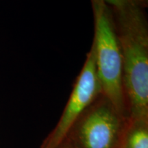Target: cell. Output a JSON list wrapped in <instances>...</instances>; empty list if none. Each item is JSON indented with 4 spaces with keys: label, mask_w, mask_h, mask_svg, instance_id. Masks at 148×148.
I'll use <instances>...</instances> for the list:
<instances>
[{
    "label": "cell",
    "mask_w": 148,
    "mask_h": 148,
    "mask_svg": "<svg viewBox=\"0 0 148 148\" xmlns=\"http://www.w3.org/2000/svg\"><path fill=\"white\" fill-rule=\"evenodd\" d=\"M94 21L92 45L102 94L118 112H127L123 87L121 48L112 8L105 0H90Z\"/></svg>",
    "instance_id": "obj_2"
},
{
    "label": "cell",
    "mask_w": 148,
    "mask_h": 148,
    "mask_svg": "<svg viewBox=\"0 0 148 148\" xmlns=\"http://www.w3.org/2000/svg\"><path fill=\"white\" fill-rule=\"evenodd\" d=\"M101 93L102 90L96 68L95 51L91 45L60 119L40 148L56 147L67 137L79 116Z\"/></svg>",
    "instance_id": "obj_4"
},
{
    "label": "cell",
    "mask_w": 148,
    "mask_h": 148,
    "mask_svg": "<svg viewBox=\"0 0 148 148\" xmlns=\"http://www.w3.org/2000/svg\"><path fill=\"white\" fill-rule=\"evenodd\" d=\"M127 118L101 93L79 116L67 137L76 148H120Z\"/></svg>",
    "instance_id": "obj_3"
},
{
    "label": "cell",
    "mask_w": 148,
    "mask_h": 148,
    "mask_svg": "<svg viewBox=\"0 0 148 148\" xmlns=\"http://www.w3.org/2000/svg\"><path fill=\"white\" fill-rule=\"evenodd\" d=\"M112 10L121 48L127 117L148 119V21L145 8L132 6Z\"/></svg>",
    "instance_id": "obj_1"
},
{
    "label": "cell",
    "mask_w": 148,
    "mask_h": 148,
    "mask_svg": "<svg viewBox=\"0 0 148 148\" xmlns=\"http://www.w3.org/2000/svg\"><path fill=\"white\" fill-rule=\"evenodd\" d=\"M56 148H76L69 138L66 137Z\"/></svg>",
    "instance_id": "obj_7"
},
{
    "label": "cell",
    "mask_w": 148,
    "mask_h": 148,
    "mask_svg": "<svg viewBox=\"0 0 148 148\" xmlns=\"http://www.w3.org/2000/svg\"><path fill=\"white\" fill-rule=\"evenodd\" d=\"M120 148H148V119L127 118Z\"/></svg>",
    "instance_id": "obj_5"
},
{
    "label": "cell",
    "mask_w": 148,
    "mask_h": 148,
    "mask_svg": "<svg viewBox=\"0 0 148 148\" xmlns=\"http://www.w3.org/2000/svg\"><path fill=\"white\" fill-rule=\"evenodd\" d=\"M105 1L113 10H121L132 6L146 9L148 5V0H105Z\"/></svg>",
    "instance_id": "obj_6"
}]
</instances>
